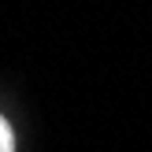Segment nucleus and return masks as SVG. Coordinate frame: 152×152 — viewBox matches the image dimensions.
Listing matches in <instances>:
<instances>
[{
  "instance_id": "1",
  "label": "nucleus",
  "mask_w": 152,
  "mask_h": 152,
  "mask_svg": "<svg viewBox=\"0 0 152 152\" xmlns=\"http://www.w3.org/2000/svg\"><path fill=\"white\" fill-rule=\"evenodd\" d=\"M0 152H15V134H11L4 115H0Z\"/></svg>"
}]
</instances>
